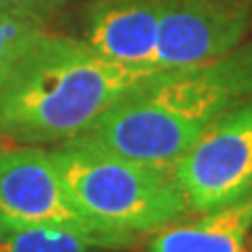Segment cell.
Returning a JSON list of instances; mask_svg holds the SVG:
<instances>
[{"mask_svg": "<svg viewBox=\"0 0 252 252\" xmlns=\"http://www.w3.org/2000/svg\"><path fill=\"white\" fill-rule=\"evenodd\" d=\"M250 97L252 38L200 65L160 69L67 143L172 168L219 116Z\"/></svg>", "mask_w": 252, "mask_h": 252, "instance_id": "obj_1", "label": "cell"}, {"mask_svg": "<svg viewBox=\"0 0 252 252\" xmlns=\"http://www.w3.org/2000/svg\"><path fill=\"white\" fill-rule=\"evenodd\" d=\"M158 72L109 61L86 40L46 32L0 86V139L67 143Z\"/></svg>", "mask_w": 252, "mask_h": 252, "instance_id": "obj_2", "label": "cell"}, {"mask_svg": "<svg viewBox=\"0 0 252 252\" xmlns=\"http://www.w3.org/2000/svg\"><path fill=\"white\" fill-rule=\"evenodd\" d=\"M49 156L82 215L128 244L189 215L172 168L80 143H61Z\"/></svg>", "mask_w": 252, "mask_h": 252, "instance_id": "obj_3", "label": "cell"}, {"mask_svg": "<svg viewBox=\"0 0 252 252\" xmlns=\"http://www.w3.org/2000/svg\"><path fill=\"white\" fill-rule=\"evenodd\" d=\"M55 227L80 233L103 250L130 246L86 219L69 195L49 149L0 145V231Z\"/></svg>", "mask_w": 252, "mask_h": 252, "instance_id": "obj_4", "label": "cell"}, {"mask_svg": "<svg viewBox=\"0 0 252 252\" xmlns=\"http://www.w3.org/2000/svg\"><path fill=\"white\" fill-rule=\"evenodd\" d=\"M189 212L225 208L252 195V97L227 109L172 166Z\"/></svg>", "mask_w": 252, "mask_h": 252, "instance_id": "obj_5", "label": "cell"}, {"mask_svg": "<svg viewBox=\"0 0 252 252\" xmlns=\"http://www.w3.org/2000/svg\"><path fill=\"white\" fill-rule=\"evenodd\" d=\"M252 0H162L154 67L200 65L244 42Z\"/></svg>", "mask_w": 252, "mask_h": 252, "instance_id": "obj_6", "label": "cell"}, {"mask_svg": "<svg viewBox=\"0 0 252 252\" xmlns=\"http://www.w3.org/2000/svg\"><path fill=\"white\" fill-rule=\"evenodd\" d=\"M160 17L162 0H94L84 40L109 61L154 67Z\"/></svg>", "mask_w": 252, "mask_h": 252, "instance_id": "obj_7", "label": "cell"}, {"mask_svg": "<svg viewBox=\"0 0 252 252\" xmlns=\"http://www.w3.org/2000/svg\"><path fill=\"white\" fill-rule=\"evenodd\" d=\"M252 195L204 212L191 223H172L154 233L145 252H248Z\"/></svg>", "mask_w": 252, "mask_h": 252, "instance_id": "obj_8", "label": "cell"}, {"mask_svg": "<svg viewBox=\"0 0 252 252\" xmlns=\"http://www.w3.org/2000/svg\"><path fill=\"white\" fill-rule=\"evenodd\" d=\"M93 240L55 227L0 231V252H101Z\"/></svg>", "mask_w": 252, "mask_h": 252, "instance_id": "obj_9", "label": "cell"}, {"mask_svg": "<svg viewBox=\"0 0 252 252\" xmlns=\"http://www.w3.org/2000/svg\"><path fill=\"white\" fill-rule=\"evenodd\" d=\"M46 32L40 19L0 6V86Z\"/></svg>", "mask_w": 252, "mask_h": 252, "instance_id": "obj_10", "label": "cell"}, {"mask_svg": "<svg viewBox=\"0 0 252 252\" xmlns=\"http://www.w3.org/2000/svg\"><path fill=\"white\" fill-rule=\"evenodd\" d=\"M67 2H72V0H0V6L44 21L46 15L55 13Z\"/></svg>", "mask_w": 252, "mask_h": 252, "instance_id": "obj_11", "label": "cell"}]
</instances>
